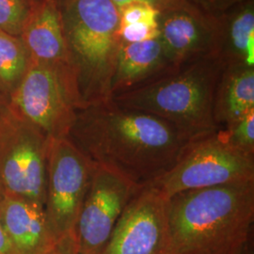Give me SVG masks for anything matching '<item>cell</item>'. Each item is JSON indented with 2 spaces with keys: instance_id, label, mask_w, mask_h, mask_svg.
<instances>
[{
  "instance_id": "17",
  "label": "cell",
  "mask_w": 254,
  "mask_h": 254,
  "mask_svg": "<svg viewBox=\"0 0 254 254\" xmlns=\"http://www.w3.org/2000/svg\"><path fill=\"white\" fill-rule=\"evenodd\" d=\"M30 57L21 38L0 30V93L8 101L26 73Z\"/></svg>"
},
{
  "instance_id": "15",
  "label": "cell",
  "mask_w": 254,
  "mask_h": 254,
  "mask_svg": "<svg viewBox=\"0 0 254 254\" xmlns=\"http://www.w3.org/2000/svg\"><path fill=\"white\" fill-rule=\"evenodd\" d=\"M254 111V66L225 65L214 103V120L219 129Z\"/></svg>"
},
{
  "instance_id": "16",
  "label": "cell",
  "mask_w": 254,
  "mask_h": 254,
  "mask_svg": "<svg viewBox=\"0 0 254 254\" xmlns=\"http://www.w3.org/2000/svg\"><path fill=\"white\" fill-rule=\"evenodd\" d=\"M218 56L225 65L254 66V0H246L218 16Z\"/></svg>"
},
{
  "instance_id": "24",
  "label": "cell",
  "mask_w": 254,
  "mask_h": 254,
  "mask_svg": "<svg viewBox=\"0 0 254 254\" xmlns=\"http://www.w3.org/2000/svg\"><path fill=\"white\" fill-rule=\"evenodd\" d=\"M0 254H15L0 219Z\"/></svg>"
},
{
  "instance_id": "22",
  "label": "cell",
  "mask_w": 254,
  "mask_h": 254,
  "mask_svg": "<svg viewBox=\"0 0 254 254\" xmlns=\"http://www.w3.org/2000/svg\"><path fill=\"white\" fill-rule=\"evenodd\" d=\"M203 11L215 16H219L234 6L246 0H188Z\"/></svg>"
},
{
  "instance_id": "4",
  "label": "cell",
  "mask_w": 254,
  "mask_h": 254,
  "mask_svg": "<svg viewBox=\"0 0 254 254\" xmlns=\"http://www.w3.org/2000/svg\"><path fill=\"white\" fill-rule=\"evenodd\" d=\"M61 9L84 108L110 100L120 46L117 7L111 0H64Z\"/></svg>"
},
{
  "instance_id": "26",
  "label": "cell",
  "mask_w": 254,
  "mask_h": 254,
  "mask_svg": "<svg viewBox=\"0 0 254 254\" xmlns=\"http://www.w3.org/2000/svg\"><path fill=\"white\" fill-rule=\"evenodd\" d=\"M49 254H74L72 250L70 249H65V248H58L57 250H55L54 252H52Z\"/></svg>"
},
{
  "instance_id": "3",
  "label": "cell",
  "mask_w": 254,
  "mask_h": 254,
  "mask_svg": "<svg viewBox=\"0 0 254 254\" xmlns=\"http://www.w3.org/2000/svg\"><path fill=\"white\" fill-rule=\"evenodd\" d=\"M224 67L218 54L210 55L111 99L120 107L163 119L195 139L219 129L214 120V103Z\"/></svg>"
},
{
  "instance_id": "28",
  "label": "cell",
  "mask_w": 254,
  "mask_h": 254,
  "mask_svg": "<svg viewBox=\"0 0 254 254\" xmlns=\"http://www.w3.org/2000/svg\"><path fill=\"white\" fill-rule=\"evenodd\" d=\"M3 193H2V191H1V190H0V201H1V200H2V198H3Z\"/></svg>"
},
{
  "instance_id": "11",
  "label": "cell",
  "mask_w": 254,
  "mask_h": 254,
  "mask_svg": "<svg viewBox=\"0 0 254 254\" xmlns=\"http://www.w3.org/2000/svg\"><path fill=\"white\" fill-rule=\"evenodd\" d=\"M157 23L164 54L173 68L218 54V16L203 11L188 0L161 11Z\"/></svg>"
},
{
  "instance_id": "25",
  "label": "cell",
  "mask_w": 254,
  "mask_h": 254,
  "mask_svg": "<svg viewBox=\"0 0 254 254\" xmlns=\"http://www.w3.org/2000/svg\"><path fill=\"white\" fill-rule=\"evenodd\" d=\"M9 112V101L0 93V126L8 116Z\"/></svg>"
},
{
  "instance_id": "6",
  "label": "cell",
  "mask_w": 254,
  "mask_h": 254,
  "mask_svg": "<svg viewBox=\"0 0 254 254\" xmlns=\"http://www.w3.org/2000/svg\"><path fill=\"white\" fill-rule=\"evenodd\" d=\"M254 181V157L228 144L221 130L192 139L173 167L151 185L169 199L184 191Z\"/></svg>"
},
{
  "instance_id": "23",
  "label": "cell",
  "mask_w": 254,
  "mask_h": 254,
  "mask_svg": "<svg viewBox=\"0 0 254 254\" xmlns=\"http://www.w3.org/2000/svg\"><path fill=\"white\" fill-rule=\"evenodd\" d=\"M111 1L118 9L132 3H142V4L150 5L161 12L166 9H172L173 7L177 6L183 0H111Z\"/></svg>"
},
{
  "instance_id": "13",
  "label": "cell",
  "mask_w": 254,
  "mask_h": 254,
  "mask_svg": "<svg viewBox=\"0 0 254 254\" xmlns=\"http://www.w3.org/2000/svg\"><path fill=\"white\" fill-rule=\"evenodd\" d=\"M20 37L31 62L72 66L62 9L56 0H41L32 6Z\"/></svg>"
},
{
  "instance_id": "14",
  "label": "cell",
  "mask_w": 254,
  "mask_h": 254,
  "mask_svg": "<svg viewBox=\"0 0 254 254\" xmlns=\"http://www.w3.org/2000/svg\"><path fill=\"white\" fill-rule=\"evenodd\" d=\"M158 38L135 44H120L111 83V98L138 88L172 71Z\"/></svg>"
},
{
  "instance_id": "7",
  "label": "cell",
  "mask_w": 254,
  "mask_h": 254,
  "mask_svg": "<svg viewBox=\"0 0 254 254\" xmlns=\"http://www.w3.org/2000/svg\"><path fill=\"white\" fill-rule=\"evenodd\" d=\"M93 168L68 137L48 141L45 214L60 248L73 251L75 224Z\"/></svg>"
},
{
  "instance_id": "10",
  "label": "cell",
  "mask_w": 254,
  "mask_h": 254,
  "mask_svg": "<svg viewBox=\"0 0 254 254\" xmlns=\"http://www.w3.org/2000/svg\"><path fill=\"white\" fill-rule=\"evenodd\" d=\"M169 199L146 186L129 201L100 254H175Z\"/></svg>"
},
{
  "instance_id": "27",
  "label": "cell",
  "mask_w": 254,
  "mask_h": 254,
  "mask_svg": "<svg viewBox=\"0 0 254 254\" xmlns=\"http://www.w3.org/2000/svg\"><path fill=\"white\" fill-rule=\"evenodd\" d=\"M240 254H254L253 248H251V247H247L246 249L243 250V252H242Z\"/></svg>"
},
{
  "instance_id": "5",
  "label": "cell",
  "mask_w": 254,
  "mask_h": 254,
  "mask_svg": "<svg viewBox=\"0 0 254 254\" xmlns=\"http://www.w3.org/2000/svg\"><path fill=\"white\" fill-rule=\"evenodd\" d=\"M9 107L48 140L68 137L78 110L84 109L72 66L30 61Z\"/></svg>"
},
{
  "instance_id": "20",
  "label": "cell",
  "mask_w": 254,
  "mask_h": 254,
  "mask_svg": "<svg viewBox=\"0 0 254 254\" xmlns=\"http://www.w3.org/2000/svg\"><path fill=\"white\" fill-rule=\"evenodd\" d=\"M120 25L125 26L135 23H149L158 24V17L160 11L154 7L142 4V3H132L119 9Z\"/></svg>"
},
{
  "instance_id": "1",
  "label": "cell",
  "mask_w": 254,
  "mask_h": 254,
  "mask_svg": "<svg viewBox=\"0 0 254 254\" xmlns=\"http://www.w3.org/2000/svg\"><path fill=\"white\" fill-rule=\"evenodd\" d=\"M68 138L92 163L139 189L167 173L192 140L163 119L112 99L78 110Z\"/></svg>"
},
{
  "instance_id": "18",
  "label": "cell",
  "mask_w": 254,
  "mask_h": 254,
  "mask_svg": "<svg viewBox=\"0 0 254 254\" xmlns=\"http://www.w3.org/2000/svg\"><path fill=\"white\" fill-rule=\"evenodd\" d=\"M220 130L228 144L254 157V111Z\"/></svg>"
},
{
  "instance_id": "2",
  "label": "cell",
  "mask_w": 254,
  "mask_h": 254,
  "mask_svg": "<svg viewBox=\"0 0 254 254\" xmlns=\"http://www.w3.org/2000/svg\"><path fill=\"white\" fill-rule=\"evenodd\" d=\"M168 208L175 254H239L252 237L254 181L184 191Z\"/></svg>"
},
{
  "instance_id": "9",
  "label": "cell",
  "mask_w": 254,
  "mask_h": 254,
  "mask_svg": "<svg viewBox=\"0 0 254 254\" xmlns=\"http://www.w3.org/2000/svg\"><path fill=\"white\" fill-rule=\"evenodd\" d=\"M139 190L94 164L74 229V254H100L127 204Z\"/></svg>"
},
{
  "instance_id": "12",
  "label": "cell",
  "mask_w": 254,
  "mask_h": 254,
  "mask_svg": "<svg viewBox=\"0 0 254 254\" xmlns=\"http://www.w3.org/2000/svg\"><path fill=\"white\" fill-rule=\"evenodd\" d=\"M0 219L15 254H49L59 248L45 209L35 203L4 195Z\"/></svg>"
},
{
  "instance_id": "21",
  "label": "cell",
  "mask_w": 254,
  "mask_h": 254,
  "mask_svg": "<svg viewBox=\"0 0 254 254\" xmlns=\"http://www.w3.org/2000/svg\"><path fill=\"white\" fill-rule=\"evenodd\" d=\"M159 36L158 24L135 23L125 26H119L117 30L120 44H135Z\"/></svg>"
},
{
  "instance_id": "19",
  "label": "cell",
  "mask_w": 254,
  "mask_h": 254,
  "mask_svg": "<svg viewBox=\"0 0 254 254\" xmlns=\"http://www.w3.org/2000/svg\"><path fill=\"white\" fill-rule=\"evenodd\" d=\"M31 8L25 0H0V30L21 36Z\"/></svg>"
},
{
  "instance_id": "8",
  "label": "cell",
  "mask_w": 254,
  "mask_h": 254,
  "mask_svg": "<svg viewBox=\"0 0 254 254\" xmlns=\"http://www.w3.org/2000/svg\"><path fill=\"white\" fill-rule=\"evenodd\" d=\"M48 139L9 109L0 126V190L45 209Z\"/></svg>"
}]
</instances>
